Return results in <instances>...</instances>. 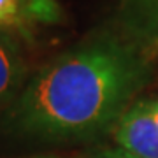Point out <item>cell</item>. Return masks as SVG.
<instances>
[{
  "label": "cell",
  "mask_w": 158,
  "mask_h": 158,
  "mask_svg": "<svg viewBox=\"0 0 158 158\" xmlns=\"http://www.w3.org/2000/svg\"><path fill=\"white\" fill-rule=\"evenodd\" d=\"M27 76V63L18 40L7 30L0 28V111L12 106L21 91Z\"/></svg>",
  "instance_id": "obj_4"
},
{
  "label": "cell",
  "mask_w": 158,
  "mask_h": 158,
  "mask_svg": "<svg viewBox=\"0 0 158 158\" xmlns=\"http://www.w3.org/2000/svg\"><path fill=\"white\" fill-rule=\"evenodd\" d=\"M39 158H51V156H39Z\"/></svg>",
  "instance_id": "obj_8"
},
{
  "label": "cell",
  "mask_w": 158,
  "mask_h": 158,
  "mask_svg": "<svg viewBox=\"0 0 158 158\" xmlns=\"http://www.w3.org/2000/svg\"><path fill=\"white\" fill-rule=\"evenodd\" d=\"M28 19L30 18L27 16L23 0H0V28H14L28 35V28H27Z\"/></svg>",
  "instance_id": "obj_5"
},
{
  "label": "cell",
  "mask_w": 158,
  "mask_h": 158,
  "mask_svg": "<svg viewBox=\"0 0 158 158\" xmlns=\"http://www.w3.org/2000/svg\"><path fill=\"white\" fill-rule=\"evenodd\" d=\"M114 139L121 151L134 158H158L156 100L132 104L114 125Z\"/></svg>",
  "instance_id": "obj_2"
},
{
  "label": "cell",
  "mask_w": 158,
  "mask_h": 158,
  "mask_svg": "<svg viewBox=\"0 0 158 158\" xmlns=\"http://www.w3.org/2000/svg\"><path fill=\"white\" fill-rule=\"evenodd\" d=\"M153 62L116 25L104 27L30 77L9 109V123L53 141L97 135L116 125L146 86Z\"/></svg>",
  "instance_id": "obj_1"
},
{
  "label": "cell",
  "mask_w": 158,
  "mask_h": 158,
  "mask_svg": "<svg viewBox=\"0 0 158 158\" xmlns=\"http://www.w3.org/2000/svg\"><path fill=\"white\" fill-rule=\"evenodd\" d=\"M93 158H134V156L127 155V153L121 151V149H107V151H102V153H98V155H95Z\"/></svg>",
  "instance_id": "obj_7"
},
{
  "label": "cell",
  "mask_w": 158,
  "mask_h": 158,
  "mask_svg": "<svg viewBox=\"0 0 158 158\" xmlns=\"http://www.w3.org/2000/svg\"><path fill=\"white\" fill-rule=\"evenodd\" d=\"M27 16L32 21H39L44 25L60 23L63 18L62 7L56 0H23Z\"/></svg>",
  "instance_id": "obj_6"
},
{
  "label": "cell",
  "mask_w": 158,
  "mask_h": 158,
  "mask_svg": "<svg viewBox=\"0 0 158 158\" xmlns=\"http://www.w3.org/2000/svg\"><path fill=\"white\" fill-rule=\"evenodd\" d=\"M114 25L151 60L158 58V0H119Z\"/></svg>",
  "instance_id": "obj_3"
}]
</instances>
